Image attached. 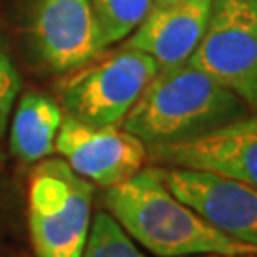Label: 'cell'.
I'll use <instances>...</instances> for the list:
<instances>
[{"mask_svg":"<svg viewBox=\"0 0 257 257\" xmlns=\"http://www.w3.org/2000/svg\"><path fill=\"white\" fill-rule=\"evenodd\" d=\"M19 86H21L19 73L8 54L6 42L0 35V145L6 136V130H8L10 114L14 110Z\"/></svg>","mask_w":257,"mask_h":257,"instance_id":"5bb4252c","label":"cell"},{"mask_svg":"<svg viewBox=\"0 0 257 257\" xmlns=\"http://www.w3.org/2000/svg\"><path fill=\"white\" fill-rule=\"evenodd\" d=\"M147 158L168 168L210 172L257 187V114L185 143L147 147Z\"/></svg>","mask_w":257,"mask_h":257,"instance_id":"ba28073f","label":"cell"},{"mask_svg":"<svg viewBox=\"0 0 257 257\" xmlns=\"http://www.w3.org/2000/svg\"><path fill=\"white\" fill-rule=\"evenodd\" d=\"M82 257H145L109 211H97Z\"/></svg>","mask_w":257,"mask_h":257,"instance_id":"4fadbf2b","label":"cell"},{"mask_svg":"<svg viewBox=\"0 0 257 257\" xmlns=\"http://www.w3.org/2000/svg\"><path fill=\"white\" fill-rule=\"evenodd\" d=\"M168 189L215 229L257 248V187L210 172L160 168Z\"/></svg>","mask_w":257,"mask_h":257,"instance_id":"52a82bcc","label":"cell"},{"mask_svg":"<svg viewBox=\"0 0 257 257\" xmlns=\"http://www.w3.org/2000/svg\"><path fill=\"white\" fill-rule=\"evenodd\" d=\"M249 110L210 74L183 63L158 71L120 126L147 147H158L208 136Z\"/></svg>","mask_w":257,"mask_h":257,"instance_id":"7a4b0ae2","label":"cell"},{"mask_svg":"<svg viewBox=\"0 0 257 257\" xmlns=\"http://www.w3.org/2000/svg\"><path fill=\"white\" fill-rule=\"evenodd\" d=\"M103 206L130 238L158 257L257 253V248L227 236L179 200L164 183L160 168H141L130 179L105 189Z\"/></svg>","mask_w":257,"mask_h":257,"instance_id":"6da1fadb","label":"cell"},{"mask_svg":"<svg viewBox=\"0 0 257 257\" xmlns=\"http://www.w3.org/2000/svg\"><path fill=\"white\" fill-rule=\"evenodd\" d=\"M181 257H257V253H244V255H227V253H198V255H181Z\"/></svg>","mask_w":257,"mask_h":257,"instance_id":"9a60e30c","label":"cell"},{"mask_svg":"<svg viewBox=\"0 0 257 257\" xmlns=\"http://www.w3.org/2000/svg\"><path fill=\"white\" fill-rule=\"evenodd\" d=\"M187 63L257 110V0H213L208 27Z\"/></svg>","mask_w":257,"mask_h":257,"instance_id":"5b68a950","label":"cell"},{"mask_svg":"<svg viewBox=\"0 0 257 257\" xmlns=\"http://www.w3.org/2000/svg\"><path fill=\"white\" fill-rule=\"evenodd\" d=\"M31 37L38 59L54 73L82 67L105 50L88 0H35Z\"/></svg>","mask_w":257,"mask_h":257,"instance_id":"9c48e42d","label":"cell"},{"mask_svg":"<svg viewBox=\"0 0 257 257\" xmlns=\"http://www.w3.org/2000/svg\"><path fill=\"white\" fill-rule=\"evenodd\" d=\"M55 151L78 175L99 187H114L136 175L147 160V145L122 126H92L63 116Z\"/></svg>","mask_w":257,"mask_h":257,"instance_id":"8992f818","label":"cell"},{"mask_svg":"<svg viewBox=\"0 0 257 257\" xmlns=\"http://www.w3.org/2000/svg\"><path fill=\"white\" fill-rule=\"evenodd\" d=\"M95 187L63 158L37 162L29 177V232L37 257H82Z\"/></svg>","mask_w":257,"mask_h":257,"instance_id":"3957f363","label":"cell"},{"mask_svg":"<svg viewBox=\"0 0 257 257\" xmlns=\"http://www.w3.org/2000/svg\"><path fill=\"white\" fill-rule=\"evenodd\" d=\"M63 116V109L50 95L40 92L23 93L10 126L12 155L25 164L48 158L55 151Z\"/></svg>","mask_w":257,"mask_h":257,"instance_id":"8fae6325","label":"cell"},{"mask_svg":"<svg viewBox=\"0 0 257 257\" xmlns=\"http://www.w3.org/2000/svg\"><path fill=\"white\" fill-rule=\"evenodd\" d=\"M162 2H168V0H155V4H162Z\"/></svg>","mask_w":257,"mask_h":257,"instance_id":"2e32d148","label":"cell"},{"mask_svg":"<svg viewBox=\"0 0 257 257\" xmlns=\"http://www.w3.org/2000/svg\"><path fill=\"white\" fill-rule=\"evenodd\" d=\"M97 25L101 46L128 38L147 18L155 0H88Z\"/></svg>","mask_w":257,"mask_h":257,"instance_id":"7c38bea8","label":"cell"},{"mask_svg":"<svg viewBox=\"0 0 257 257\" xmlns=\"http://www.w3.org/2000/svg\"><path fill=\"white\" fill-rule=\"evenodd\" d=\"M213 0H168L153 4L124 46L151 55L158 71L189 61L208 27Z\"/></svg>","mask_w":257,"mask_h":257,"instance_id":"30bf717a","label":"cell"},{"mask_svg":"<svg viewBox=\"0 0 257 257\" xmlns=\"http://www.w3.org/2000/svg\"><path fill=\"white\" fill-rule=\"evenodd\" d=\"M156 73L151 55L122 46L69 71L57 92L65 114L92 126H120Z\"/></svg>","mask_w":257,"mask_h":257,"instance_id":"277c9868","label":"cell"}]
</instances>
